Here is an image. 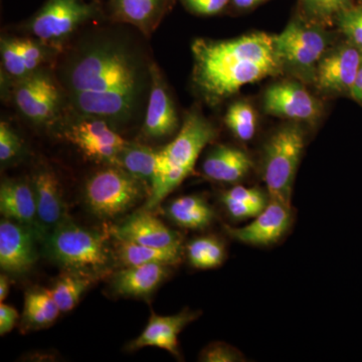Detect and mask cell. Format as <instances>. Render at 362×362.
<instances>
[{"instance_id": "6da1fadb", "label": "cell", "mask_w": 362, "mask_h": 362, "mask_svg": "<svg viewBox=\"0 0 362 362\" xmlns=\"http://www.w3.org/2000/svg\"><path fill=\"white\" fill-rule=\"evenodd\" d=\"M152 64L127 33L101 30L68 49L56 76L78 115L104 119L117 130L146 110Z\"/></svg>"}, {"instance_id": "7a4b0ae2", "label": "cell", "mask_w": 362, "mask_h": 362, "mask_svg": "<svg viewBox=\"0 0 362 362\" xmlns=\"http://www.w3.org/2000/svg\"><path fill=\"white\" fill-rule=\"evenodd\" d=\"M194 83L207 103H221L244 86L278 75L283 64L274 35L254 33L232 40L199 39L192 47Z\"/></svg>"}, {"instance_id": "3957f363", "label": "cell", "mask_w": 362, "mask_h": 362, "mask_svg": "<svg viewBox=\"0 0 362 362\" xmlns=\"http://www.w3.org/2000/svg\"><path fill=\"white\" fill-rule=\"evenodd\" d=\"M218 135L216 127L201 112L187 114L175 139L157 152L156 177L144 209H156L194 170L202 150Z\"/></svg>"}, {"instance_id": "277c9868", "label": "cell", "mask_w": 362, "mask_h": 362, "mask_svg": "<svg viewBox=\"0 0 362 362\" xmlns=\"http://www.w3.org/2000/svg\"><path fill=\"white\" fill-rule=\"evenodd\" d=\"M45 239L47 254L65 270L97 278L109 270L113 261L105 235L69 221L57 226Z\"/></svg>"}, {"instance_id": "5b68a950", "label": "cell", "mask_w": 362, "mask_h": 362, "mask_svg": "<svg viewBox=\"0 0 362 362\" xmlns=\"http://www.w3.org/2000/svg\"><path fill=\"white\" fill-rule=\"evenodd\" d=\"M150 194L148 185L115 164H109L90 175L84 189L90 213L104 220L128 213L144 199L147 201Z\"/></svg>"}, {"instance_id": "8992f818", "label": "cell", "mask_w": 362, "mask_h": 362, "mask_svg": "<svg viewBox=\"0 0 362 362\" xmlns=\"http://www.w3.org/2000/svg\"><path fill=\"white\" fill-rule=\"evenodd\" d=\"M304 144L303 130L298 125L279 128L267 142L263 178L270 199L291 207L293 185Z\"/></svg>"}, {"instance_id": "52a82bcc", "label": "cell", "mask_w": 362, "mask_h": 362, "mask_svg": "<svg viewBox=\"0 0 362 362\" xmlns=\"http://www.w3.org/2000/svg\"><path fill=\"white\" fill-rule=\"evenodd\" d=\"M96 14L94 4L85 0H47L28 21L26 28L35 39L59 49Z\"/></svg>"}, {"instance_id": "ba28073f", "label": "cell", "mask_w": 362, "mask_h": 362, "mask_svg": "<svg viewBox=\"0 0 362 362\" xmlns=\"http://www.w3.org/2000/svg\"><path fill=\"white\" fill-rule=\"evenodd\" d=\"M16 82L13 100L16 109L37 125L52 122L65 95L57 76L42 68Z\"/></svg>"}, {"instance_id": "9c48e42d", "label": "cell", "mask_w": 362, "mask_h": 362, "mask_svg": "<svg viewBox=\"0 0 362 362\" xmlns=\"http://www.w3.org/2000/svg\"><path fill=\"white\" fill-rule=\"evenodd\" d=\"M276 51L283 66L302 73L316 70L325 56L328 40L320 25L295 18L280 35H274Z\"/></svg>"}, {"instance_id": "30bf717a", "label": "cell", "mask_w": 362, "mask_h": 362, "mask_svg": "<svg viewBox=\"0 0 362 362\" xmlns=\"http://www.w3.org/2000/svg\"><path fill=\"white\" fill-rule=\"evenodd\" d=\"M64 135L88 158L109 164H115L117 156L129 143L113 126L97 117L80 115Z\"/></svg>"}, {"instance_id": "8fae6325", "label": "cell", "mask_w": 362, "mask_h": 362, "mask_svg": "<svg viewBox=\"0 0 362 362\" xmlns=\"http://www.w3.org/2000/svg\"><path fill=\"white\" fill-rule=\"evenodd\" d=\"M292 223L291 207L270 199L268 206L252 223L240 228L226 226V232L233 240L252 246H270L277 243Z\"/></svg>"}, {"instance_id": "7c38bea8", "label": "cell", "mask_w": 362, "mask_h": 362, "mask_svg": "<svg viewBox=\"0 0 362 362\" xmlns=\"http://www.w3.org/2000/svg\"><path fill=\"white\" fill-rule=\"evenodd\" d=\"M40 238L30 226L16 221L4 220L0 223V267L11 274L30 271L37 261L35 240Z\"/></svg>"}, {"instance_id": "4fadbf2b", "label": "cell", "mask_w": 362, "mask_h": 362, "mask_svg": "<svg viewBox=\"0 0 362 362\" xmlns=\"http://www.w3.org/2000/svg\"><path fill=\"white\" fill-rule=\"evenodd\" d=\"M180 127L173 98L160 70L152 64L151 88L143 121V135L149 139L161 140L175 134Z\"/></svg>"}, {"instance_id": "5bb4252c", "label": "cell", "mask_w": 362, "mask_h": 362, "mask_svg": "<svg viewBox=\"0 0 362 362\" xmlns=\"http://www.w3.org/2000/svg\"><path fill=\"white\" fill-rule=\"evenodd\" d=\"M117 239L129 240L143 246L182 252L180 233L164 225L149 209L136 211L122 225L111 230Z\"/></svg>"}, {"instance_id": "9a60e30c", "label": "cell", "mask_w": 362, "mask_h": 362, "mask_svg": "<svg viewBox=\"0 0 362 362\" xmlns=\"http://www.w3.org/2000/svg\"><path fill=\"white\" fill-rule=\"evenodd\" d=\"M264 107L271 115L295 121H311L319 115L318 102L299 83L284 81L270 86L264 95Z\"/></svg>"}, {"instance_id": "2e32d148", "label": "cell", "mask_w": 362, "mask_h": 362, "mask_svg": "<svg viewBox=\"0 0 362 362\" xmlns=\"http://www.w3.org/2000/svg\"><path fill=\"white\" fill-rule=\"evenodd\" d=\"M362 64V52L351 44L325 54L316 69L317 84L326 92L350 93Z\"/></svg>"}, {"instance_id": "e0dca14e", "label": "cell", "mask_w": 362, "mask_h": 362, "mask_svg": "<svg viewBox=\"0 0 362 362\" xmlns=\"http://www.w3.org/2000/svg\"><path fill=\"white\" fill-rule=\"evenodd\" d=\"M30 182L37 202L40 230L45 238L57 226L68 221L63 190L58 175L47 166L37 169Z\"/></svg>"}, {"instance_id": "ac0fdd59", "label": "cell", "mask_w": 362, "mask_h": 362, "mask_svg": "<svg viewBox=\"0 0 362 362\" xmlns=\"http://www.w3.org/2000/svg\"><path fill=\"white\" fill-rule=\"evenodd\" d=\"M197 312L188 309L175 315L161 316L152 313L141 334L130 343L129 350L134 351L143 347L153 346L166 350L173 356H178V335L185 326L197 319Z\"/></svg>"}, {"instance_id": "d6986e66", "label": "cell", "mask_w": 362, "mask_h": 362, "mask_svg": "<svg viewBox=\"0 0 362 362\" xmlns=\"http://www.w3.org/2000/svg\"><path fill=\"white\" fill-rule=\"evenodd\" d=\"M0 211L4 218L30 226L40 238H44L37 220V202L32 182L21 180L2 181Z\"/></svg>"}, {"instance_id": "ffe728a7", "label": "cell", "mask_w": 362, "mask_h": 362, "mask_svg": "<svg viewBox=\"0 0 362 362\" xmlns=\"http://www.w3.org/2000/svg\"><path fill=\"white\" fill-rule=\"evenodd\" d=\"M170 266L162 264L124 267L114 274L112 288L125 297L146 298L154 293L168 278Z\"/></svg>"}, {"instance_id": "44dd1931", "label": "cell", "mask_w": 362, "mask_h": 362, "mask_svg": "<svg viewBox=\"0 0 362 362\" xmlns=\"http://www.w3.org/2000/svg\"><path fill=\"white\" fill-rule=\"evenodd\" d=\"M252 159L246 152L228 145H218L207 154L202 173L209 180L235 183L251 171Z\"/></svg>"}, {"instance_id": "7402d4cb", "label": "cell", "mask_w": 362, "mask_h": 362, "mask_svg": "<svg viewBox=\"0 0 362 362\" xmlns=\"http://www.w3.org/2000/svg\"><path fill=\"white\" fill-rule=\"evenodd\" d=\"M164 0H111L112 16L118 23L137 28L145 35L156 30Z\"/></svg>"}, {"instance_id": "603a6c76", "label": "cell", "mask_w": 362, "mask_h": 362, "mask_svg": "<svg viewBox=\"0 0 362 362\" xmlns=\"http://www.w3.org/2000/svg\"><path fill=\"white\" fill-rule=\"evenodd\" d=\"M168 218L175 225L188 230H204L214 220V211L199 195H185L168 204Z\"/></svg>"}, {"instance_id": "cb8c5ba5", "label": "cell", "mask_w": 362, "mask_h": 362, "mask_svg": "<svg viewBox=\"0 0 362 362\" xmlns=\"http://www.w3.org/2000/svg\"><path fill=\"white\" fill-rule=\"evenodd\" d=\"M115 240V256L123 267L141 266L146 264H162L173 267L181 262L182 252L143 246L117 238Z\"/></svg>"}, {"instance_id": "d4e9b609", "label": "cell", "mask_w": 362, "mask_h": 362, "mask_svg": "<svg viewBox=\"0 0 362 362\" xmlns=\"http://www.w3.org/2000/svg\"><path fill=\"white\" fill-rule=\"evenodd\" d=\"M157 152L158 150L147 145L129 142L117 156L115 165L125 169L151 188L156 177Z\"/></svg>"}, {"instance_id": "484cf974", "label": "cell", "mask_w": 362, "mask_h": 362, "mask_svg": "<svg viewBox=\"0 0 362 362\" xmlns=\"http://www.w3.org/2000/svg\"><path fill=\"white\" fill-rule=\"evenodd\" d=\"M59 310L51 290L45 288H35L26 292L23 321L26 326L33 328H42L52 325L58 318Z\"/></svg>"}, {"instance_id": "4316f807", "label": "cell", "mask_w": 362, "mask_h": 362, "mask_svg": "<svg viewBox=\"0 0 362 362\" xmlns=\"http://www.w3.org/2000/svg\"><path fill=\"white\" fill-rule=\"evenodd\" d=\"M95 277L80 272H64L51 288V292L61 312H70L92 285Z\"/></svg>"}, {"instance_id": "83f0119b", "label": "cell", "mask_w": 362, "mask_h": 362, "mask_svg": "<svg viewBox=\"0 0 362 362\" xmlns=\"http://www.w3.org/2000/svg\"><path fill=\"white\" fill-rule=\"evenodd\" d=\"M187 255L190 265L199 270H211L223 265L226 258L225 245L216 237H199L188 243Z\"/></svg>"}, {"instance_id": "f1b7e54d", "label": "cell", "mask_w": 362, "mask_h": 362, "mask_svg": "<svg viewBox=\"0 0 362 362\" xmlns=\"http://www.w3.org/2000/svg\"><path fill=\"white\" fill-rule=\"evenodd\" d=\"M225 122L235 137L243 141H249L256 134V112L246 101L230 105L226 113Z\"/></svg>"}, {"instance_id": "f546056e", "label": "cell", "mask_w": 362, "mask_h": 362, "mask_svg": "<svg viewBox=\"0 0 362 362\" xmlns=\"http://www.w3.org/2000/svg\"><path fill=\"white\" fill-rule=\"evenodd\" d=\"M300 4L307 21L317 25L332 23L342 11L351 6L350 0H300Z\"/></svg>"}, {"instance_id": "4dcf8cb0", "label": "cell", "mask_w": 362, "mask_h": 362, "mask_svg": "<svg viewBox=\"0 0 362 362\" xmlns=\"http://www.w3.org/2000/svg\"><path fill=\"white\" fill-rule=\"evenodd\" d=\"M0 54L2 68L9 77L16 81L30 75L16 37H4L0 44Z\"/></svg>"}, {"instance_id": "1f68e13d", "label": "cell", "mask_w": 362, "mask_h": 362, "mask_svg": "<svg viewBox=\"0 0 362 362\" xmlns=\"http://www.w3.org/2000/svg\"><path fill=\"white\" fill-rule=\"evenodd\" d=\"M18 40L23 61L30 74L42 69V66L52 58V54L56 49L35 37Z\"/></svg>"}, {"instance_id": "d6a6232c", "label": "cell", "mask_w": 362, "mask_h": 362, "mask_svg": "<svg viewBox=\"0 0 362 362\" xmlns=\"http://www.w3.org/2000/svg\"><path fill=\"white\" fill-rule=\"evenodd\" d=\"M337 21L349 44L362 52V6L346 7L337 16Z\"/></svg>"}, {"instance_id": "836d02e7", "label": "cell", "mask_w": 362, "mask_h": 362, "mask_svg": "<svg viewBox=\"0 0 362 362\" xmlns=\"http://www.w3.org/2000/svg\"><path fill=\"white\" fill-rule=\"evenodd\" d=\"M23 141L20 136L4 121L0 124V161L9 163L20 156Z\"/></svg>"}, {"instance_id": "e575fe53", "label": "cell", "mask_w": 362, "mask_h": 362, "mask_svg": "<svg viewBox=\"0 0 362 362\" xmlns=\"http://www.w3.org/2000/svg\"><path fill=\"white\" fill-rule=\"evenodd\" d=\"M199 361L206 362L245 361V357L232 345L225 342H214L202 350Z\"/></svg>"}, {"instance_id": "d590c367", "label": "cell", "mask_w": 362, "mask_h": 362, "mask_svg": "<svg viewBox=\"0 0 362 362\" xmlns=\"http://www.w3.org/2000/svg\"><path fill=\"white\" fill-rule=\"evenodd\" d=\"M221 202L230 218L235 221H246L256 218L265 209L250 204V202L235 201L221 195Z\"/></svg>"}, {"instance_id": "8d00e7d4", "label": "cell", "mask_w": 362, "mask_h": 362, "mask_svg": "<svg viewBox=\"0 0 362 362\" xmlns=\"http://www.w3.org/2000/svg\"><path fill=\"white\" fill-rule=\"evenodd\" d=\"M183 6L197 16H214L226 8L232 0H180Z\"/></svg>"}, {"instance_id": "74e56055", "label": "cell", "mask_w": 362, "mask_h": 362, "mask_svg": "<svg viewBox=\"0 0 362 362\" xmlns=\"http://www.w3.org/2000/svg\"><path fill=\"white\" fill-rule=\"evenodd\" d=\"M20 315L18 312L13 307L4 304H0V334L6 335L11 332L18 322Z\"/></svg>"}, {"instance_id": "f35d334b", "label": "cell", "mask_w": 362, "mask_h": 362, "mask_svg": "<svg viewBox=\"0 0 362 362\" xmlns=\"http://www.w3.org/2000/svg\"><path fill=\"white\" fill-rule=\"evenodd\" d=\"M354 99L362 103V64L357 73L356 81L352 86L351 90L349 93Z\"/></svg>"}, {"instance_id": "ab89813d", "label": "cell", "mask_w": 362, "mask_h": 362, "mask_svg": "<svg viewBox=\"0 0 362 362\" xmlns=\"http://www.w3.org/2000/svg\"><path fill=\"white\" fill-rule=\"evenodd\" d=\"M269 0H232L233 6L240 11H250Z\"/></svg>"}, {"instance_id": "60d3db41", "label": "cell", "mask_w": 362, "mask_h": 362, "mask_svg": "<svg viewBox=\"0 0 362 362\" xmlns=\"http://www.w3.org/2000/svg\"><path fill=\"white\" fill-rule=\"evenodd\" d=\"M11 288V280L6 275L0 276V301L4 302L6 299Z\"/></svg>"}]
</instances>
